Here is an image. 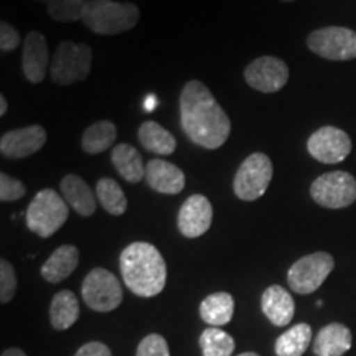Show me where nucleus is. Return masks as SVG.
I'll return each instance as SVG.
<instances>
[{"label":"nucleus","instance_id":"nucleus-1","mask_svg":"<svg viewBox=\"0 0 356 356\" xmlns=\"http://www.w3.org/2000/svg\"><path fill=\"white\" fill-rule=\"evenodd\" d=\"M180 122L186 139L207 150H216L226 144L231 134V121L210 88L191 79L181 89Z\"/></svg>","mask_w":356,"mask_h":356},{"label":"nucleus","instance_id":"nucleus-2","mask_svg":"<svg viewBox=\"0 0 356 356\" xmlns=\"http://www.w3.org/2000/svg\"><path fill=\"white\" fill-rule=\"evenodd\" d=\"M122 280L132 293L155 297L165 289L167 262L154 244L137 241L129 244L119 259Z\"/></svg>","mask_w":356,"mask_h":356},{"label":"nucleus","instance_id":"nucleus-3","mask_svg":"<svg viewBox=\"0 0 356 356\" xmlns=\"http://www.w3.org/2000/svg\"><path fill=\"white\" fill-rule=\"evenodd\" d=\"M140 10L132 2L115 0H89L84 12V25L96 35H119L139 24Z\"/></svg>","mask_w":356,"mask_h":356},{"label":"nucleus","instance_id":"nucleus-4","mask_svg":"<svg viewBox=\"0 0 356 356\" xmlns=\"http://www.w3.org/2000/svg\"><path fill=\"white\" fill-rule=\"evenodd\" d=\"M92 66V50L84 43L65 40L58 44L50 63V78L58 86L86 81Z\"/></svg>","mask_w":356,"mask_h":356},{"label":"nucleus","instance_id":"nucleus-5","mask_svg":"<svg viewBox=\"0 0 356 356\" xmlns=\"http://www.w3.org/2000/svg\"><path fill=\"white\" fill-rule=\"evenodd\" d=\"M70 204L55 190L44 188L35 195L26 210V226L40 238H50L65 225Z\"/></svg>","mask_w":356,"mask_h":356},{"label":"nucleus","instance_id":"nucleus-6","mask_svg":"<svg viewBox=\"0 0 356 356\" xmlns=\"http://www.w3.org/2000/svg\"><path fill=\"white\" fill-rule=\"evenodd\" d=\"M274 175L270 159L262 152H254L244 159L234 173V195L243 202H256L269 188Z\"/></svg>","mask_w":356,"mask_h":356},{"label":"nucleus","instance_id":"nucleus-7","mask_svg":"<svg viewBox=\"0 0 356 356\" xmlns=\"http://www.w3.org/2000/svg\"><path fill=\"white\" fill-rule=\"evenodd\" d=\"M81 296L84 304L96 312H113L124 299L119 279L104 267H95L84 277Z\"/></svg>","mask_w":356,"mask_h":356},{"label":"nucleus","instance_id":"nucleus-8","mask_svg":"<svg viewBox=\"0 0 356 356\" xmlns=\"http://www.w3.org/2000/svg\"><path fill=\"white\" fill-rule=\"evenodd\" d=\"M314 202L330 210H341L356 202V180L348 172H328L310 186Z\"/></svg>","mask_w":356,"mask_h":356},{"label":"nucleus","instance_id":"nucleus-9","mask_svg":"<svg viewBox=\"0 0 356 356\" xmlns=\"http://www.w3.org/2000/svg\"><path fill=\"white\" fill-rule=\"evenodd\" d=\"M333 267H335V259L328 252L318 251L300 257L299 261L293 262L287 273L289 287L302 296L315 292L327 280Z\"/></svg>","mask_w":356,"mask_h":356},{"label":"nucleus","instance_id":"nucleus-10","mask_svg":"<svg viewBox=\"0 0 356 356\" xmlns=\"http://www.w3.org/2000/svg\"><path fill=\"white\" fill-rule=\"evenodd\" d=\"M307 47L325 60H353L356 58V32L345 26H325L307 37Z\"/></svg>","mask_w":356,"mask_h":356},{"label":"nucleus","instance_id":"nucleus-11","mask_svg":"<svg viewBox=\"0 0 356 356\" xmlns=\"http://www.w3.org/2000/svg\"><path fill=\"white\" fill-rule=\"evenodd\" d=\"M244 79L252 89L273 95L289 81V66L277 56H259L244 70Z\"/></svg>","mask_w":356,"mask_h":356},{"label":"nucleus","instance_id":"nucleus-12","mask_svg":"<svg viewBox=\"0 0 356 356\" xmlns=\"http://www.w3.org/2000/svg\"><path fill=\"white\" fill-rule=\"evenodd\" d=\"M307 150L322 163H340L351 154V139L341 129L325 126L309 137Z\"/></svg>","mask_w":356,"mask_h":356},{"label":"nucleus","instance_id":"nucleus-13","mask_svg":"<svg viewBox=\"0 0 356 356\" xmlns=\"http://www.w3.org/2000/svg\"><path fill=\"white\" fill-rule=\"evenodd\" d=\"M44 144H47V131L38 124H33L3 134L0 137V152L7 159L20 160L37 154Z\"/></svg>","mask_w":356,"mask_h":356},{"label":"nucleus","instance_id":"nucleus-14","mask_svg":"<svg viewBox=\"0 0 356 356\" xmlns=\"http://www.w3.org/2000/svg\"><path fill=\"white\" fill-rule=\"evenodd\" d=\"M213 222V207L211 202L204 195H191L181 204L178 211L177 225L178 231L185 238H200L210 229Z\"/></svg>","mask_w":356,"mask_h":356},{"label":"nucleus","instance_id":"nucleus-15","mask_svg":"<svg viewBox=\"0 0 356 356\" xmlns=\"http://www.w3.org/2000/svg\"><path fill=\"white\" fill-rule=\"evenodd\" d=\"M50 63L47 38L40 32H30L24 40V50H22V71L26 81L32 84L42 83L47 76Z\"/></svg>","mask_w":356,"mask_h":356},{"label":"nucleus","instance_id":"nucleus-16","mask_svg":"<svg viewBox=\"0 0 356 356\" xmlns=\"http://www.w3.org/2000/svg\"><path fill=\"white\" fill-rule=\"evenodd\" d=\"M145 181L162 195H178L185 188L186 178L181 168L163 159H154L145 165Z\"/></svg>","mask_w":356,"mask_h":356},{"label":"nucleus","instance_id":"nucleus-17","mask_svg":"<svg viewBox=\"0 0 356 356\" xmlns=\"http://www.w3.org/2000/svg\"><path fill=\"white\" fill-rule=\"evenodd\" d=\"M261 309L275 327H286L296 314L292 296L282 286H270L262 292Z\"/></svg>","mask_w":356,"mask_h":356},{"label":"nucleus","instance_id":"nucleus-18","mask_svg":"<svg viewBox=\"0 0 356 356\" xmlns=\"http://www.w3.org/2000/svg\"><path fill=\"white\" fill-rule=\"evenodd\" d=\"M60 190L63 193L65 202L73 208L78 215L84 218L95 215L97 208V198L96 193L89 188V185L83 180L76 173H70V175L63 177L60 184Z\"/></svg>","mask_w":356,"mask_h":356},{"label":"nucleus","instance_id":"nucleus-19","mask_svg":"<svg viewBox=\"0 0 356 356\" xmlns=\"http://www.w3.org/2000/svg\"><path fill=\"white\" fill-rule=\"evenodd\" d=\"M79 262V251L73 244H63L51 252V256L43 262L42 277L50 284H60L68 279Z\"/></svg>","mask_w":356,"mask_h":356},{"label":"nucleus","instance_id":"nucleus-20","mask_svg":"<svg viewBox=\"0 0 356 356\" xmlns=\"http://www.w3.org/2000/svg\"><path fill=\"white\" fill-rule=\"evenodd\" d=\"M353 337L348 327L330 323L318 332L314 341V353L317 356H343L351 348Z\"/></svg>","mask_w":356,"mask_h":356},{"label":"nucleus","instance_id":"nucleus-21","mask_svg":"<svg viewBox=\"0 0 356 356\" xmlns=\"http://www.w3.org/2000/svg\"><path fill=\"white\" fill-rule=\"evenodd\" d=\"M111 162L119 175L129 184L145 180V165L139 150L131 144H118L111 152Z\"/></svg>","mask_w":356,"mask_h":356},{"label":"nucleus","instance_id":"nucleus-22","mask_svg":"<svg viewBox=\"0 0 356 356\" xmlns=\"http://www.w3.org/2000/svg\"><path fill=\"white\" fill-rule=\"evenodd\" d=\"M234 315V299L228 292H215L204 297L200 304V317L211 327L229 323Z\"/></svg>","mask_w":356,"mask_h":356},{"label":"nucleus","instance_id":"nucleus-23","mask_svg":"<svg viewBox=\"0 0 356 356\" xmlns=\"http://www.w3.org/2000/svg\"><path fill=\"white\" fill-rule=\"evenodd\" d=\"M137 137H139L140 145L152 154L167 157L177 149V139L173 137V134L155 121L142 122L137 131Z\"/></svg>","mask_w":356,"mask_h":356},{"label":"nucleus","instance_id":"nucleus-24","mask_svg":"<svg viewBox=\"0 0 356 356\" xmlns=\"http://www.w3.org/2000/svg\"><path fill=\"white\" fill-rule=\"evenodd\" d=\"M79 318V302L71 291H60L50 305V323L55 330H68Z\"/></svg>","mask_w":356,"mask_h":356},{"label":"nucleus","instance_id":"nucleus-25","mask_svg":"<svg viewBox=\"0 0 356 356\" xmlns=\"http://www.w3.org/2000/svg\"><path fill=\"white\" fill-rule=\"evenodd\" d=\"M118 139V127L111 121H97L86 127L81 137L83 150L89 155H97L109 150Z\"/></svg>","mask_w":356,"mask_h":356},{"label":"nucleus","instance_id":"nucleus-26","mask_svg":"<svg viewBox=\"0 0 356 356\" xmlns=\"http://www.w3.org/2000/svg\"><path fill=\"white\" fill-rule=\"evenodd\" d=\"M312 328L307 323H297L275 340L277 356H302L310 346Z\"/></svg>","mask_w":356,"mask_h":356},{"label":"nucleus","instance_id":"nucleus-27","mask_svg":"<svg viewBox=\"0 0 356 356\" xmlns=\"http://www.w3.org/2000/svg\"><path fill=\"white\" fill-rule=\"evenodd\" d=\"M97 202L109 215L121 216L127 211V197L121 185L113 178H99L96 184Z\"/></svg>","mask_w":356,"mask_h":356},{"label":"nucleus","instance_id":"nucleus-28","mask_svg":"<svg viewBox=\"0 0 356 356\" xmlns=\"http://www.w3.org/2000/svg\"><path fill=\"white\" fill-rule=\"evenodd\" d=\"M200 348L203 356H231L234 351V338L221 328H207L200 335Z\"/></svg>","mask_w":356,"mask_h":356},{"label":"nucleus","instance_id":"nucleus-29","mask_svg":"<svg viewBox=\"0 0 356 356\" xmlns=\"http://www.w3.org/2000/svg\"><path fill=\"white\" fill-rule=\"evenodd\" d=\"M89 0H51L47 3V12L58 24L83 22Z\"/></svg>","mask_w":356,"mask_h":356},{"label":"nucleus","instance_id":"nucleus-30","mask_svg":"<svg viewBox=\"0 0 356 356\" xmlns=\"http://www.w3.org/2000/svg\"><path fill=\"white\" fill-rule=\"evenodd\" d=\"M17 274L13 266L7 259L0 261V302L8 304L17 292Z\"/></svg>","mask_w":356,"mask_h":356},{"label":"nucleus","instance_id":"nucleus-31","mask_svg":"<svg viewBox=\"0 0 356 356\" xmlns=\"http://www.w3.org/2000/svg\"><path fill=\"white\" fill-rule=\"evenodd\" d=\"M25 193L26 188L20 180L7 175L6 172L0 173V200L3 203L19 202L20 198L25 197Z\"/></svg>","mask_w":356,"mask_h":356},{"label":"nucleus","instance_id":"nucleus-32","mask_svg":"<svg viewBox=\"0 0 356 356\" xmlns=\"http://www.w3.org/2000/svg\"><path fill=\"white\" fill-rule=\"evenodd\" d=\"M136 356H170L167 340L162 335H147L137 346Z\"/></svg>","mask_w":356,"mask_h":356},{"label":"nucleus","instance_id":"nucleus-33","mask_svg":"<svg viewBox=\"0 0 356 356\" xmlns=\"http://www.w3.org/2000/svg\"><path fill=\"white\" fill-rule=\"evenodd\" d=\"M20 44V33L17 29L8 22H2L0 24V50L3 53H10L19 48Z\"/></svg>","mask_w":356,"mask_h":356},{"label":"nucleus","instance_id":"nucleus-34","mask_svg":"<svg viewBox=\"0 0 356 356\" xmlns=\"http://www.w3.org/2000/svg\"><path fill=\"white\" fill-rule=\"evenodd\" d=\"M74 356H113V351L101 341H89V343L83 345Z\"/></svg>","mask_w":356,"mask_h":356},{"label":"nucleus","instance_id":"nucleus-35","mask_svg":"<svg viewBox=\"0 0 356 356\" xmlns=\"http://www.w3.org/2000/svg\"><path fill=\"white\" fill-rule=\"evenodd\" d=\"M2 356H26L25 351H22L20 348H8L2 353Z\"/></svg>","mask_w":356,"mask_h":356},{"label":"nucleus","instance_id":"nucleus-36","mask_svg":"<svg viewBox=\"0 0 356 356\" xmlns=\"http://www.w3.org/2000/svg\"><path fill=\"white\" fill-rule=\"evenodd\" d=\"M7 109H8V104H7L6 96L0 95V115H6L7 114Z\"/></svg>","mask_w":356,"mask_h":356},{"label":"nucleus","instance_id":"nucleus-37","mask_svg":"<svg viewBox=\"0 0 356 356\" xmlns=\"http://www.w3.org/2000/svg\"><path fill=\"white\" fill-rule=\"evenodd\" d=\"M238 356H259V355L254 353V351H246V353H241V355H238Z\"/></svg>","mask_w":356,"mask_h":356},{"label":"nucleus","instance_id":"nucleus-38","mask_svg":"<svg viewBox=\"0 0 356 356\" xmlns=\"http://www.w3.org/2000/svg\"><path fill=\"white\" fill-rule=\"evenodd\" d=\"M37 2H42V3H50L51 0H37Z\"/></svg>","mask_w":356,"mask_h":356},{"label":"nucleus","instance_id":"nucleus-39","mask_svg":"<svg viewBox=\"0 0 356 356\" xmlns=\"http://www.w3.org/2000/svg\"><path fill=\"white\" fill-rule=\"evenodd\" d=\"M280 2H293V0H280Z\"/></svg>","mask_w":356,"mask_h":356}]
</instances>
